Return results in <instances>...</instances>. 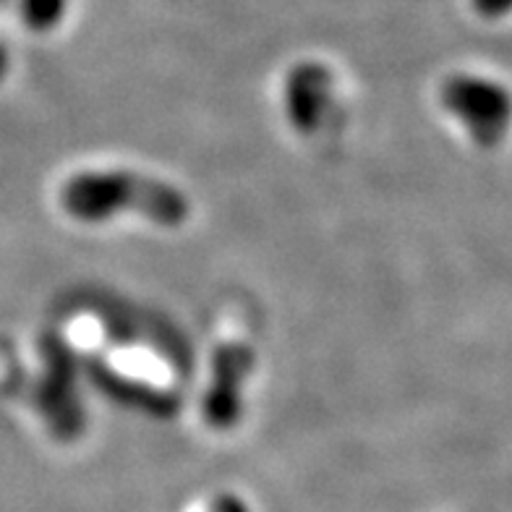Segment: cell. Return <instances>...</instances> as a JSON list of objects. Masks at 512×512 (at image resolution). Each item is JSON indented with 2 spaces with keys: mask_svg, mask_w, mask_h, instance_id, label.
I'll return each instance as SVG.
<instances>
[{
  "mask_svg": "<svg viewBox=\"0 0 512 512\" xmlns=\"http://www.w3.org/2000/svg\"><path fill=\"white\" fill-rule=\"evenodd\" d=\"M87 371L89 377H92V382H95L110 400H115V403L136 408V411L152 413V416H173V413H176L178 403L170 392L121 377V374H115V371L108 369L105 364H89Z\"/></svg>",
  "mask_w": 512,
  "mask_h": 512,
  "instance_id": "8992f818",
  "label": "cell"
},
{
  "mask_svg": "<svg viewBox=\"0 0 512 512\" xmlns=\"http://www.w3.org/2000/svg\"><path fill=\"white\" fill-rule=\"evenodd\" d=\"M442 105L479 147H497L512 126L510 89L484 76H450L442 84Z\"/></svg>",
  "mask_w": 512,
  "mask_h": 512,
  "instance_id": "7a4b0ae2",
  "label": "cell"
},
{
  "mask_svg": "<svg viewBox=\"0 0 512 512\" xmlns=\"http://www.w3.org/2000/svg\"><path fill=\"white\" fill-rule=\"evenodd\" d=\"M68 0H19V14L32 32H50L66 16Z\"/></svg>",
  "mask_w": 512,
  "mask_h": 512,
  "instance_id": "52a82bcc",
  "label": "cell"
},
{
  "mask_svg": "<svg viewBox=\"0 0 512 512\" xmlns=\"http://www.w3.org/2000/svg\"><path fill=\"white\" fill-rule=\"evenodd\" d=\"M61 199L63 207L84 223H105L126 209L165 228H176L189 217V199L183 191L128 170L81 173L63 186Z\"/></svg>",
  "mask_w": 512,
  "mask_h": 512,
  "instance_id": "6da1fadb",
  "label": "cell"
},
{
  "mask_svg": "<svg viewBox=\"0 0 512 512\" xmlns=\"http://www.w3.org/2000/svg\"><path fill=\"white\" fill-rule=\"evenodd\" d=\"M6 71H8V50H6V45L0 42V79L6 76Z\"/></svg>",
  "mask_w": 512,
  "mask_h": 512,
  "instance_id": "30bf717a",
  "label": "cell"
},
{
  "mask_svg": "<svg viewBox=\"0 0 512 512\" xmlns=\"http://www.w3.org/2000/svg\"><path fill=\"white\" fill-rule=\"evenodd\" d=\"M8 3H11V0H0V6H8Z\"/></svg>",
  "mask_w": 512,
  "mask_h": 512,
  "instance_id": "8fae6325",
  "label": "cell"
},
{
  "mask_svg": "<svg viewBox=\"0 0 512 512\" xmlns=\"http://www.w3.org/2000/svg\"><path fill=\"white\" fill-rule=\"evenodd\" d=\"M209 512H249V507L243 505L238 497H230V494H225V497L215 499V505H212V510Z\"/></svg>",
  "mask_w": 512,
  "mask_h": 512,
  "instance_id": "9c48e42d",
  "label": "cell"
},
{
  "mask_svg": "<svg viewBox=\"0 0 512 512\" xmlns=\"http://www.w3.org/2000/svg\"><path fill=\"white\" fill-rule=\"evenodd\" d=\"M254 351L243 343L220 345L212 358V384L204 395V416L215 429L236 426L241 416L243 384L254 369Z\"/></svg>",
  "mask_w": 512,
  "mask_h": 512,
  "instance_id": "277c9868",
  "label": "cell"
},
{
  "mask_svg": "<svg viewBox=\"0 0 512 512\" xmlns=\"http://www.w3.org/2000/svg\"><path fill=\"white\" fill-rule=\"evenodd\" d=\"M42 356H45V374L34 390V405L45 416L53 434L71 439L84 429V408L79 400V384H76L74 353L61 337H42Z\"/></svg>",
  "mask_w": 512,
  "mask_h": 512,
  "instance_id": "3957f363",
  "label": "cell"
},
{
  "mask_svg": "<svg viewBox=\"0 0 512 512\" xmlns=\"http://www.w3.org/2000/svg\"><path fill=\"white\" fill-rule=\"evenodd\" d=\"M471 6L484 19H502L512 14V0H471Z\"/></svg>",
  "mask_w": 512,
  "mask_h": 512,
  "instance_id": "ba28073f",
  "label": "cell"
},
{
  "mask_svg": "<svg viewBox=\"0 0 512 512\" xmlns=\"http://www.w3.org/2000/svg\"><path fill=\"white\" fill-rule=\"evenodd\" d=\"M332 102V74L319 63H301L285 81V108L290 123L311 134L324 121Z\"/></svg>",
  "mask_w": 512,
  "mask_h": 512,
  "instance_id": "5b68a950",
  "label": "cell"
}]
</instances>
